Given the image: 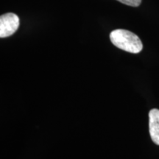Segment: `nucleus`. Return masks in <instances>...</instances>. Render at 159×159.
Returning <instances> with one entry per match:
<instances>
[{"mask_svg":"<svg viewBox=\"0 0 159 159\" xmlns=\"http://www.w3.org/2000/svg\"><path fill=\"white\" fill-rule=\"evenodd\" d=\"M19 27V18L15 13H8L0 17V37L6 38L15 33Z\"/></svg>","mask_w":159,"mask_h":159,"instance_id":"f03ea898","label":"nucleus"},{"mask_svg":"<svg viewBox=\"0 0 159 159\" xmlns=\"http://www.w3.org/2000/svg\"><path fill=\"white\" fill-rule=\"evenodd\" d=\"M149 129L152 142L159 145V110L154 108L149 113Z\"/></svg>","mask_w":159,"mask_h":159,"instance_id":"7ed1b4c3","label":"nucleus"},{"mask_svg":"<svg viewBox=\"0 0 159 159\" xmlns=\"http://www.w3.org/2000/svg\"><path fill=\"white\" fill-rule=\"evenodd\" d=\"M117 1L125 5L132 6V7H138L142 2V0H117Z\"/></svg>","mask_w":159,"mask_h":159,"instance_id":"20e7f679","label":"nucleus"},{"mask_svg":"<svg viewBox=\"0 0 159 159\" xmlns=\"http://www.w3.org/2000/svg\"><path fill=\"white\" fill-rule=\"evenodd\" d=\"M110 39L115 47L130 53H139L143 49L140 39L132 32L126 30L118 29L112 31Z\"/></svg>","mask_w":159,"mask_h":159,"instance_id":"f257e3e1","label":"nucleus"}]
</instances>
